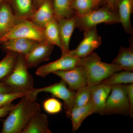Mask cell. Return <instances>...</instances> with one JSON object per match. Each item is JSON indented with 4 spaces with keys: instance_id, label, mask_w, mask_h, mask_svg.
<instances>
[{
    "instance_id": "1",
    "label": "cell",
    "mask_w": 133,
    "mask_h": 133,
    "mask_svg": "<svg viewBox=\"0 0 133 133\" xmlns=\"http://www.w3.org/2000/svg\"><path fill=\"white\" fill-rule=\"evenodd\" d=\"M35 92L22 97L3 122L1 133H21L33 115L41 111Z\"/></svg>"
},
{
    "instance_id": "2",
    "label": "cell",
    "mask_w": 133,
    "mask_h": 133,
    "mask_svg": "<svg viewBox=\"0 0 133 133\" xmlns=\"http://www.w3.org/2000/svg\"><path fill=\"white\" fill-rule=\"evenodd\" d=\"M85 69L87 85H97L110 75L123 70L121 68L112 63H104L97 53L91 55L81 58V64Z\"/></svg>"
},
{
    "instance_id": "3",
    "label": "cell",
    "mask_w": 133,
    "mask_h": 133,
    "mask_svg": "<svg viewBox=\"0 0 133 133\" xmlns=\"http://www.w3.org/2000/svg\"><path fill=\"white\" fill-rule=\"evenodd\" d=\"M28 69L24 55L18 54L13 70L2 82L15 91L31 90L34 88V81Z\"/></svg>"
},
{
    "instance_id": "4",
    "label": "cell",
    "mask_w": 133,
    "mask_h": 133,
    "mask_svg": "<svg viewBox=\"0 0 133 133\" xmlns=\"http://www.w3.org/2000/svg\"><path fill=\"white\" fill-rule=\"evenodd\" d=\"M76 15V28L82 31L96 27L101 23L114 24L119 23L117 12L107 6L94 10L82 16Z\"/></svg>"
},
{
    "instance_id": "5",
    "label": "cell",
    "mask_w": 133,
    "mask_h": 133,
    "mask_svg": "<svg viewBox=\"0 0 133 133\" xmlns=\"http://www.w3.org/2000/svg\"><path fill=\"white\" fill-rule=\"evenodd\" d=\"M23 38L40 42L45 41L44 29L29 20L20 21L6 34L0 38V45L13 38Z\"/></svg>"
},
{
    "instance_id": "6",
    "label": "cell",
    "mask_w": 133,
    "mask_h": 133,
    "mask_svg": "<svg viewBox=\"0 0 133 133\" xmlns=\"http://www.w3.org/2000/svg\"><path fill=\"white\" fill-rule=\"evenodd\" d=\"M129 105L125 84L111 86V91L106 102L104 115H128Z\"/></svg>"
},
{
    "instance_id": "7",
    "label": "cell",
    "mask_w": 133,
    "mask_h": 133,
    "mask_svg": "<svg viewBox=\"0 0 133 133\" xmlns=\"http://www.w3.org/2000/svg\"><path fill=\"white\" fill-rule=\"evenodd\" d=\"M84 31V38L78 47L75 49L66 51L69 55L78 58H83L91 55L102 43L101 37L98 34L96 27L86 29Z\"/></svg>"
},
{
    "instance_id": "8",
    "label": "cell",
    "mask_w": 133,
    "mask_h": 133,
    "mask_svg": "<svg viewBox=\"0 0 133 133\" xmlns=\"http://www.w3.org/2000/svg\"><path fill=\"white\" fill-rule=\"evenodd\" d=\"M81 58L74 57L66 52L62 53V56L59 59L40 66L36 71V74L45 77L55 72L66 70L78 66L81 64Z\"/></svg>"
},
{
    "instance_id": "9",
    "label": "cell",
    "mask_w": 133,
    "mask_h": 133,
    "mask_svg": "<svg viewBox=\"0 0 133 133\" xmlns=\"http://www.w3.org/2000/svg\"><path fill=\"white\" fill-rule=\"evenodd\" d=\"M55 45L45 41L38 42L28 53L24 58L28 69L36 67L50 58Z\"/></svg>"
},
{
    "instance_id": "10",
    "label": "cell",
    "mask_w": 133,
    "mask_h": 133,
    "mask_svg": "<svg viewBox=\"0 0 133 133\" xmlns=\"http://www.w3.org/2000/svg\"><path fill=\"white\" fill-rule=\"evenodd\" d=\"M36 92L38 94L41 92L49 93L53 97L62 100L64 102L65 112L70 110L76 92L71 90L66 83L61 79L60 82L44 88H36Z\"/></svg>"
},
{
    "instance_id": "11",
    "label": "cell",
    "mask_w": 133,
    "mask_h": 133,
    "mask_svg": "<svg viewBox=\"0 0 133 133\" xmlns=\"http://www.w3.org/2000/svg\"><path fill=\"white\" fill-rule=\"evenodd\" d=\"M52 74L59 77L72 90L76 91L87 85L85 70L81 64L72 69L55 72Z\"/></svg>"
},
{
    "instance_id": "12",
    "label": "cell",
    "mask_w": 133,
    "mask_h": 133,
    "mask_svg": "<svg viewBox=\"0 0 133 133\" xmlns=\"http://www.w3.org/2000/svg\"><path fill=\"white\" fill-rule=\"evenodd\" d=\"M111 91V87L103 83L92 86L91 101L95 108V113L104 115L106 102Z\"/></svg>"
},
{
    "instance_id": "13",
    "label": "cell",
    "mask_w": 133,
    "mask_h": 133,
    "mask_svg": "<svg viewBox=\"0 0 133 133\" xmlns=\"http://www.w3.org/2000/svg\"><path fill=\"white\" fill-rule=\"evenodd\" d=\"M58 23L59 40L62 53L69 50L71 38L74 29L76 28V15L69 19H62L57 21Z\"/></svg>"
},
{
    "instance_id": "14",
    "label": "cell",
    "mask_w": 133,
    "mask_h": 133,
    "mask_svg": "<svg viewBox=\"0 0 133 133\" xmlns=\"http://www.w3.org/2000/svg\"><path fill=\"white\" fill-rule=\"evenodd\" d=\"M38 42L27 38H13L3 43L0 46L4 52H14L24 56Z\"/></svg>"
},
{
    "instance_id": "15",
    "label": "cell",
    "mask_w": 133,
    "mask_h": 133,
    "mask_svg": "<svg viewBox=\"0 0 133 133\" xmlns=\"http://www.w3.org/2000/svg\"><path fill=\"white\" fill-rule=\"evenodd\" d=\"M55 19L51 1L45 0L35 10L29 20L37 26L44 28L46 24Z\"/></svg>"
},
{
    "instance_id": "16",
    "label": "cell",
    "mask_w": 133,
    "mask_h": 133,
    "mask_svg": "<svg viewBox=\"0 0 133 133\" xmlns=\"http://www.w3.org/2000/svg\"><path fill=\"white\" fill-rule=\"evenodd\" d=\"M66 116L71 119L72 131L75 132L81 126L83 121L88 116L95 113V108L91 101L87 104L80 107H73L65 112Z\"/></svg>"
},
{
    "instance_id": "17",
    "label": "cell",
    "mask_w": 133,
    "mask_h": 133,
    "mask_svg": "<svg viewBox=\"0 0 133 133\" xmlns=\"http://www.w3.org/2000/svg\"><path fill=\"white\" fill-rule=\"evenodd\" d=\"M20 21L14 14L9 3L4 1L0 5V38Z\"/></svg>"
},
{
    "instance_id": "18",
    "label": "cell",
    "mask_w": 133,
    "mask_h": 133,
    "mask_svg": "<svg viewBox=\"0 0 133 133\" xmlns=\"http://www.w3.org/2000/svg\"><path fill=\"white\" fill-rule=\"evenodd\" d=\"M115 11L125 32L128 34L133 33L131 17L133 11V0H120L116 5Z\"/></svg>"
},
{
    "instance_id": "19",
    "label": "cell",
    "mask_w": 133,
    "mask_h": 133,
    "mask_svg": "<svg viewBox=\"0 0 133 133\" xmlns=\"http://www.w3.org/2000/svg\"><path fill=\"white\" fill-rule=\"evenodd\" d=\"M49 125L47 115L38 112L33 115L21 133H51Z\"/></svg>"
},
{
    "instance_id": "20",
    "label": "cell",
    "mask_w": 133,
    "mask_h": 133,
    "mask_svg": "<svg viewBox=\"0 0 133 133\" xmlns=\"http://www.w3.org/2000/svg\"><path fill=\"white\" fill-rule=\"evenodd\" d=\"M19 20H29L35 9L31 0H5Z\"/></svg>"
},
{
    "instance_id": "21",
    "label": "cell",
    "mask_w": 133,
    "mask_h": 133,
    "mask_svg": "<svg viewBox=\"0 0 133 133\" xmlns=\"http://www.w3.org/2000/svg\"><path fill=\"white\" fill-rule=\"evenodd\" d=\"M112 63L120 67L123 70L133 71V44L128 48L121 47L118 55Z\"/></svg>"
},
{
    "instance_id": "22",
    "label": "cell",
    "mask_w": 133,
    "mask_h": 133,
    "mask_svg": "<svg viewBox=\"0 0 133 133\" xmlns=\"http://www.w3.org/2000/svg\"><path fill=\"white\" fill-rule=\"evenodd\" d=\"M55 19L56 21L69 19L75 15L72 8V0L51 1Z\"/></svg>"
},
{
    "instance_id": "23",
    "label": "cell",
    "mask_w": 133,
    "mask_h": 133,
    "mask_svg": "<svg viewBox=\"0 0 133 133\" xmlns=\"http://www.w3.org/2000/svg\"><path fill=\"white\" fill-rule=\"evenodd\" d=\"M133 83L132 71L122 70L112 73L101 83L111 87L116 85L126 84Z\"/></svg>"
},
{
    "instance_id": "24",
    "label": "cell",
    "mask_w": 133,
    "mask_h": 133,
    "mask_svg": "<svg viewBox=\"0 0 133 133\" xmlns=\"http://www.w3.org/2000/svg\"><path fill=\"white\" fill-rule=\"evenodd\" d=\"M6 56L0 61V82H2L12 72L14 67L18 54L6 52Z\"/></svg>"
},
{
    "instance_id": "25",
    "label": "cell",
    "mask_w": 133,
    "mask_h": 133,
    "mask_svg": "<svg viewBox=\"0 0 133 133\" xmlns=\"http://www.w3.org/2000/svg\"><path fill=\"white\" fill-rule=\"evenodd\" d=\"M101 0H72V8L75 14L82 16L97 9Z\"/></svg>"
},
{
    "instance_id": "26",
    "label": "cell",
    "mask_w": 133,
    "mask_h": 133,
    "mask_svg": "<svg viewBox=\"0 0 133 133\" xmlns=\"http://www.w3.org/2000/svg\"><path fill=\"white\" fill-rule=\"evenodd\" d=\"M44 29L45 41L61 49L58 23L56 20L53 19L46 24Z\"/></svg>"
},
{
    "instance_id": "27",
    "label": "cell",
    "mask_w": 133,
    "mask_h": 133,
    "mask_svg": "<svg viewBox=\"0 0 133 133\" xmlns=\"http://www.w3.org/2000/svg\"><path fill=\"white\" fill-rule=\"evenodd\" d=\"M91 97V86L87 85L79 88L75 93L72 108L82 107L87 104L90 101Z\"/></svg>"
},
{
    "instance_id": "28",
    "label": "cell",
    "mask_w": 133,
    "mask_h": 133,
    "mask_svg": "<svg viewBox=\"0 0 133 133\" xmlns=\"http://www.w3.org/2000/svg\"><path fill=\"white\" fill-rule=\"evenodd\" d=\"M36 88L24 92H11L0 93V107L12 103V101L19 98L30 95L35 92Z\"/></svg>"
},
{
    "instance_id": "29",
    "label": "cell",
    "mask_w": 133,
    "mask_h": 133,
    "mask_svg": "<svg viewBox=\"0 0 133 133\" xmlns=\"http://www.w3.org/2000/svg\"><path fill=\"white\" fill-rule=\"evenodd\" d=\"M43 106L44 111L51 115L59 113L62 111L63 108L62 102L55 97L45 99L43 102Z\"/></svg>"
},
{
    "instance_id": "30",
    "label": "cell",
    "mask_w": 133,
    "mask_h": 133,
    "mask_svg": "<svg viewBox=\"0 0 133 133\" xmlns=\"http://www.w3.org/2000/svg\"><path fill=\"white\" fill-rule=\"evenodd\" d=\"M129 105V114L130 118L133 117V84H125Z\"/></svg>"
},
{
    "instance_id": "31",
    "label": "cell",
    "mask_w": 133,
    "mask_h": 133,
    "mask_svg": "<svg viewBox=\"0 0 133 133\" xmlns=\"http://www.w3.org/2000/svg\"><path fill=\"white\" fill-rule=\"evenodd\" d=\"M15 105L11 103L0 107V120L2 118L7 116Z\"/></svg>"
},
{
    "instance_id": "32",
    "label": "cell",
    "mask_w": 133,
    "mask_h": 133,
    "mask_svg": "<svg viewBox=\"0 0 133 133\" xmlns=\"http://www.w3.org/2000/svg\"><path fill=\"white\" fill-rule=\"evenodd\" d=\"M16 92L7 85L3 82H0V93Z\"/></svg>"
},
{
    "instance_id": "33",
    "label": "cell",
    "mask_w": 133,
    "mask_h": 133,
    "mask_svg": "<svg viewBox=\"0 0 133 133\" xmlns=\"http://www.w3.org/2000/svg\"><path fill=\"white\" fill-rule=\"evenodd\" d=\"M32 3L35 9L36 10L39 8L40 5L43 3L45 0H31Z\"/></svg>"
},
{
    "instance_id": "34",
    "label": "cell",
    "mask_w": 133,
    "mask_h": 133,
    "mask_svg": "<svg viewBox=\"0 0 133 133\" xmlns=\"http://www.w3.org/2000/svg\"><path fill=\"white\" fill-rule=\"evenodd\" d=\"M115 1H116V0H106V2L107 3V6L108 7L110 8L112 10H115Z\"/></svg>"
},
{
    "instance_id": "35",
    "label": "cell",
    "mask_w": 133,
    "mask_h": 133,
    "mask_svg": "<svg viewBox=\"0 0 133 133\" xmlns=\"http://www.w3.org/2000/svg\"><path fill=\"white\" fill-rule=\"evenodd\" d=\"M119 1L120 0H116V1H115V8H116V5H117V4H118V3Z\"/></svg>"
},
{
    "instance_id": "36",
    "label": "cell",
    "mask_w": 133,
    "mask_h": 133,
    "mask_svg": "<svg viewBox=\"0 0 133 133\" xmlns=\"http://www.w3.org/2000/svg\"><path fill=\"white\" fill-rule=\"evenodd\" d=\"M4 1H5V0H0V5Z\"/></svg>"
},
{
    "instance_id": "37",
    "label": "cell",
    "mask_w": 133,
    "mask_h": 133,
    "mask_svg": "<svg viewBox=\"0 0 133 133\" xmlns=\"http://www.w3.org/2000/svg\"></svg>"
}]
</instances>
